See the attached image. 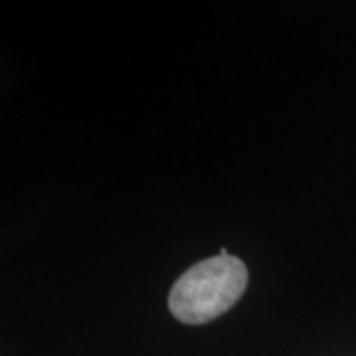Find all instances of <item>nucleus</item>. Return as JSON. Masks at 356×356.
<instances>
[{
  "label": "nucleus",
  "mask_w": 356,
  "mask_h": 356,
  "mask_svg": "<svg viewBox=\"0 0 356 356\" xmlns=\"http://www.w3.org/2000/svg\"><path fill=\"white\" fill-rule=\"evenodd\" d=\"M248 267L222 250L186 269L170 287L168 309L184 325H204L228 313L248 287Z\"/></svg>",
  "instance_id": "nucleus-1"
}]
</instances>
